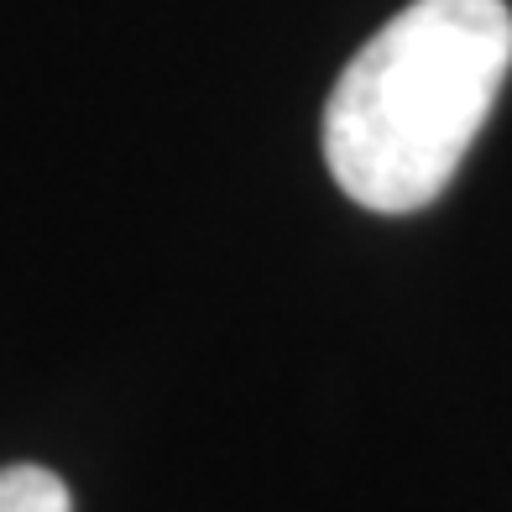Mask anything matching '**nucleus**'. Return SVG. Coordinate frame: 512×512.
<instances>
[{"label":"nucleus","instance_id":"obj_1","mask_svg":"<svg viewBox=\"0 0 512 512\" xmlns=\"http://www.w3.org/2000/svg\"><path fill=\"white\" fill-rule=\"evenodd\" d=\"M512 68L502 0H413L345 63L324 105V162L377 215L434 204Z\"/></svg>","mask_w":512,"mask_h":512},{"label":"nucleus","instance_id":"obj_2","mask_svg":"<svg viewBox=\"0 0 512 512\" xmlns=\"http://www.w3.org/2000/svg\"><path fill=\"white\" fill-rule=\"evenodd\" d=\"M0 512H74V497L42 465H6L0 471Z\"/></svg>","mask_w":512,"mask_h":512}]
</instances>
